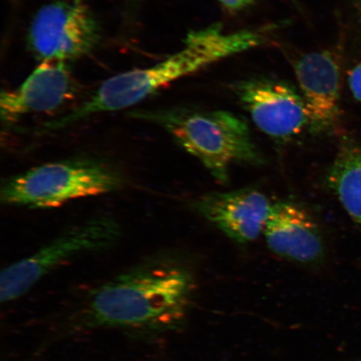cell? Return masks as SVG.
I'll list each match as a JSON object with an SVG mask.
<instances>
[{"label": "cell", "instance_id": "15", "mask_svg": "<svg viewBox=\"0 0 361 361\" xmlns=\"http://www.w3.org/2000/svg\"><path fill=\"white\" fill-rule=\"evenodd\" d=\"M359 361H361V360H359Z\"/></svg>", "mask_w": 361, "mask_h": 361}, {"label": "cell", "instance_id": "8", "mask_svg": "<svg viewBox=\"0 0 361 361\" xmlns=\"http://www.w3.org/2000/svg\"><path fill=\"white\" fill-rule=\"evenodd\" d=\"M74 90L67 63L42 61L19 87L3 90L0 97L2 123L13 125L24 116L55 111L73 96Z\"/></svg>", "mask_w": 361, "mask_h": 361}, {"label": "cell", "instance_id": "7", "mask_svg": "<svg viewBox=\"0 0 361 361\" xmlns=\"http://www.w3.org/2000/svg\"><path fill=\"white\" fill-rule=\"evenodd\" d=\"M234 92L252 121L269 137L287 140L310 128V118L303 97L281 81H243Z\"/></svg>", "mask_w": 361, "mask_h": 361}, {"label": "cell", "instance_id": "1", "mask_svg": "<svg viewBox=\"0 0 361 361\" xmlns=\"http://www.w3.org/2000/svg\"><path fill=\"white\" fill-rule=\"evenodd\" d=\"M193 279L164 255H151L90 290L35 355L64 338L114 329L154 338L175 331L190 305Z\"/></svg>", "mask_w": 361, "mask_h": 361}, {"label": "cell", "instance_id": "4", "mask_svg": "<svg viewBox=\"0 0 361 361\" xmlns=\"http://www.w3.org/2000/svg\"><path fill=\"white\" fill-rule=\"evenodd\" d=\"M123 174L106 161L76 157L35 166L3 180L2 204L31 209L61 207L80 198L120 190Z\"/></svg>", "mask_w": 361, "mask_h": 361}, {"label": "cell", "instance_id": "12", "mask_svg": "<svg viewBox=\"0 0 361 361\" xmlns=\"http://www.w3.org/2000/svg\"><path fill=\"white\" fill-rule=\"evenodd\" d=\"M328 183L347 214L361 228V147L355 140H341Z\"/></svg>", "mask_w": 361, "mask_h": 361}, {"label": "cell", "instance_id": "14", "mask_svg": "<svg viewBox=\"0 0 361 361\" xmlns=\"http://www.w3.org/2000/svg\"><path fill=\"white\" fill-rule=\"evenodd\" d=\"M219 2L228 10L237 11L250 6L254 3V0H219Z\"/></svg>", "mask_w": 361, "mask_h": 361}, {"label": "cell", "instance_id": "13", "mask_svg": "<svg viewBox=\"0 0 361 361\" xmlns=\"http://www.w3.org/2000/svg\"><path fill=\"white\" fill-rule=\"evenodd\" d=\"M348 81L352 94L361 102V61L350 71Z\"/></svg>", "mask_w": 361, "mask_h": 361}, {"label": "cell", "instance_id": "6", "mask_svg": "<svg viewBox=\"0 0 361 361\" xmlns=\"http://www.w3.org/2000/svg\"><path fill=\"white\" fill-rule=\"evenodd\" d=\"M100 38L92 12L81 1H57L36 13L29 30L31 51L40 61L66 62L88 55Z\"/></svg>", "mask_w": 361, "mask_h": 361}, {"label": "cell", "instance_id": "9", "mask_svg": "<svg viewBox=\"0 0 361 361\" xmlns=\"http://www.w3.org/2000/svg\"><path fill=\"white\" fill-rule=\"evenodd\" d=\"M191 207L228 238L241 243L255 240L264 231L272 204L252 188L207 194Z\"/></svg>", "mask_w": 361, "mask_h": 361}, {"label": "cell", "instance_id": "2", "mask_svg": "<svg viewBox=\"0 0 361 361\" xmlns=\"http://www.w3.org/2000/svg\"><path fill=\"white\" fill-rule=\"evenodd\" d=\"M247 30L226 33L219 26L193 31L183 49L157 64L124 72L107 79L92 97L66 114L48 121L44 132L67 128L98 113L116 111L137 105L162 87L224 58L254 47Z\"/></svg>", "mask_w": 361, "mask_h": 361}, {"label": "cell", "instance_id": "3", "mask_svg": "<svg viewBox=\"0 0 361 361\" xmlns=\"http://www.w3.org/2000/svg\"><path fill=\"white\" fill-rule=\"evenodd\" d=\"M130 116L164 129L221 183L228 182L233 164L263 162L245 121L232 113L159 109L133 111Z\"/></svg>", "mask_w": 361, "mask_h": 361}, {"label": "cell", "instance_id": "11", "mask_svg": "<svg viewBox=\"0 0 361 361\" xmlns=\"http://www.w3.org/2000/svg\"><path fill=\"white\" fill-rule=\"evenodd\" d=\"M295 76L315 133L332 130L340 117L341 71L328 51L311 52L295 65Z\"/></svg>", "mask_w": 361, "mask_h": 361}, {"label": "cell", "instance_id": "10", "mask_svg": "<svg viewBox=\"0 0 361 361\" xmlns=\"http://www.w3.org/2000/svg\"><path fill=\"white\" fill-rule=\"evenodd\" d=\"M263 233L269 250L283 259L308 265L324 260L326 252L318 225L295 203L272 204Z\"/></svg>", "mask_w": 361, "mask_h": 361}, {"label": "cell", "instance_id": "5", "mask_svg": "<svg viewBox=\"0 0 361 361\" xmlns=\"http://www.w3.org/2000/svg\"><path fill=\"white\" fill-rule=\"evenodd\" d=\"M121 236L118 221L107 215L94 216L65 230L33 254L2 270L1 303L19 300L47 275L71 261L111 250Z\"/></svg>", "mask_w": 361, "mask_h": 361}]
</instances>
